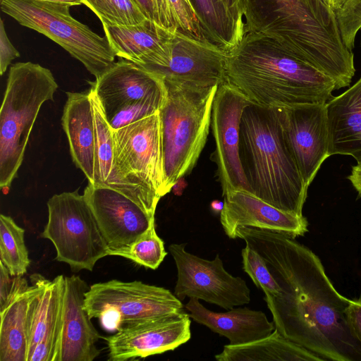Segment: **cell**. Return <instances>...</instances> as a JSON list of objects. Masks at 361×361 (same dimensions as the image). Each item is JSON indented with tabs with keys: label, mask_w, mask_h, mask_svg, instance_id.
<instances>
[{
	"label": "cell",
	"mask_w": 361,
	"mask_h": 361,
	"mask_svg": "<svg viewBox=\"0 0 361 361\" xmlns=\"http://www.w3.org/2000/svg\"><path fill=\"white\" fill-rule=\"evenodd\" d=\"M240 238L258 252L280 288L264 300L275 329L324 361H361V343L352 333L341 295L319 257L294 238L269 230L239 227Z\"/></svg>",
	"instance_id": "cell-1"
},
{
	"label": "cell",
	"mask_w": 361,
	"mask_h": 361,
	"mask_svg": "<svg viewBox=\"0 0 361 361\" xmlns=\"http://www.w3.org/2000/svg\"><path fill=\"white\" fill-rule=\"evenodd\" d=\"M245 33L262 34L335 82L350 85L354 55L345 45L336 12L324 0H234Z\"/></svg>",
	"instance_id": "cell-2"
},
{
	"label": "cell",
	"mask_w": 361,
	"mask_h": 361,
	"mask_svg": "<svg viewBox=\"0 0 361 361\" xmlns=\"http://www.w3.org/2000/svg\"><path fill=\"white\" fill-rule=\"evenodd\" d=\"M225 82L267 108L324 104L334 81L262 34L249 32L226 53Z\"/></svg>",
	"instance_id": "cell-3"
},
{
	"label": "cell",
	"mask_w": 361,
	"mask_h": 361,
	"mask_svg": "<svg viewBox=\"0 0 361 361\" xmlns=\"http://www.w3.org/2000/svg\"><path fill=\"white\" fill-rule=\"evenodd\" d=\"M239 154L252 193L282 211L303 216L308 186L285 140L277 109L252 102L245 108Z\"/></svg>",
	"instance_id": "cell-4"
},
{
	"label": "cell",
	"mask_w": 361,
	"mask_h": 361,
	"mask_svg": "<svg viewBox=\"0 0 361 361\" xmlns=\"http://www.w3.org/2000/svg\"><path fill=\"white\" fill-rule=\"evenodd\" d=\"M114 157L105 187L114 189L155 215L166 185L159 111L112 130Z\"/></svg>",
	"instance_id": "cell-5"
},
{
	"label": "cell",
	"mask_w": 361,
	"mask_h": 361,
	"mask_svg": "<svg viewBox=\"0 0 361 361\" xmlns=\"http://www.w3.org/2000/svg\"><path fill=\"white\" fill-rule=\"evenodd\" d=\"M164 82L166 94L159 116L169 192L178 180L191 172L206 144L219 85Z\"/></svg>",
	"instance_id": "cell-6"
},
{
	"label": "cell",
	"mask_w": 361,
	"mask_h": 361,
	"mask_svg": "<svg viewBox=\"0 0 361 361\" xmlns=\"http://www.w3.org/2000/svg\"><path fill=\"white\" fill-rule=\"evenodd\" d=\"M58 84L38 63L19 62L9 70L0 109V187L6 193L21 166L42 104L53 100Z\"/></svg>",
	"instance_id": "cell-7"
},
{
	"label": "cell",
	"mask_w": 361,
	"mask_h": 361,
	"mask_svg": "<svg viewBox=\"0 0 361 361\" xmlns=\"http://www.w3.org/2000/svg\"><path fill=\"white\" fill-rule=\"evenodd\" d=\"M71 7L42 0H1L4 13L55 42L97 78L114 64L116 55L106 37L75 19Z\"/></svg>",
	"instance_id": "cell-8"
},
{
	"label": "cell",
	"mask_w": 361,
	"mask_h": 361,
	"mask_svg": "<svg viewBox=\"0 0 361 361\" xmlns=\"http://www.w3.org/2000/svg\"><path fill=\"white\" fill-rule=\"evenodd\" d=\"M47 207L48 221L40 236L53 243L56 259L72 271H92L109 255V247L84 195L78 190L56 194Z\"/></svg>",
	"instance_id": "cell-9"
},
{
	"label": "cell",
	"mask_w": 361,
	"mask_h": 361,
	"mask_svg": "<svg viewBox=\"0 0 361 361\" xmlns=\"http://www.w3.org/2000/svg\"><path fill=\"white\" fill-rule=\"evenodd\" d=\"M84 307L91 319H99L109 331L185 310L166 288L117 279L92 284L85 293Z\"/></svg>",
	"instance_id": "cell-10"
},
{
	"label": "cell",
	"mask_w": 361,
	"mask_h": 361,
	"mask_svg": "<svg viewBox=\"0 0 361 361\" xmlns=\"http://www.w3.org/2000/svg\"><path fill=\"white\" fill-rule=\"evenodd\" d=\"M226 56L213 43L174 32L137 65L164 82L211 87L225 82Z\"/></svg>",
	"instance_id": "cell-11"
},
{
	"label": "cell",
	"mask_w": 361,
	"mask_h": 361,
	"mask_svg": "<svg viewBox=\"0 0 361 361\" xmlns=\"http://www.w3.org/2000/svg\"><path fill=\"white\" fill-rule=\"evenodd\" d=\"M185 245L173 243L169 247L177 269L174 294L180 300L197 298L226 310L250 302L246 282L224 269L219 254L212 260L205 259L188 252Z\"/></svg>",
	"instance_id": "cell-12"
},
{
	"label": "cell",
	"mask_w": 361,
	"mask_h": 361,
	"mask_svg": "<svg viewBox=\"0 0 361 361\" xmlns=\"http://www.w3.org/2000/svg\"><path fill=\"white\" fill-rule=\"evenodd\" d=\"M250 103L225 82L219 85L214 99L211 119L216 146L214 160L223 195L239 189L250 192L239 154L241 116Z\"/></svg>",
	"instance_id": "cell-13"
},
{
	"label": "cell",
	"mask_w": 361,
	"mask_h": 361,
	"mask_svg": "<svg viewBox=\"0 0 361 361\" xmlns=\"http://www.w3.org/2000/svg\"><path fill=\"white\" fill-rule=\"evenodd\" d=\"M277 109L286 144L309 186L329 157L326 103Z\"/></svg>",
	"instance_id": "cell-14"
},
{
	"label": "cell",
	"mask_w": 361,
	"mask_h": 361,
	"mask_svg": "<svg viewBox=\"0 0 361 361\" xmlns=\"http://www.w3.org/2000/svg\"><path fill=\"white\" fill-rule=\"evenodd\" d=\"M190 324L183 311L123 326L105 338L109 360L126 361L173 350L190 340Z\"/></svg>",
	"instance_id": "cell-15"
},
{
	"label": "cell",
	"mask_w": 361,
	"mask_h": 361,
	"mask_svg": "<svg viewBox=\"0 0 361 361\" xmlns=\"http://www.w3.org/2000/svg\"><path fill=\"white\" fill-rule=\"evenodd\" d=\"M83 195L93 212L109 251L131 245L155 223L154 216L111 188L88 183Z\"/></svg>",
	"instance_id": "cell-16"
},
{
	"label": "cell",
	"mask_w": 361,
	"mask_h": 361,
	"mask_svg": "<svg viewBox=\"0 0 361 361\" xmlns=\"http://www.w3.org/2000/svg\"><path fill=\"white\" fill-rule=\"evenodd\" d=\"M91 90L106 121L121 109L143 100L164 102L166 94L161 79L124 59L114 62L96 78Z\"/></svg>",
	"instance_id": "cell-17"
},
{
	"label": "cell",
	"mask_w": 361,
	"mask_h": 361,
	"mask_svg": "<svg viewBox=\"0 0 361 361\" xmlns=\"http://www.w3.org/2000/svg\"><path fill=\"white\" fill-rule=\"evenodd\" d=\"M220 221L226 235L233 239L239 227H253L288 235L302 236L308 231L304 216L282 211L246 190H234L224 195Z\"/></svg>",
	"instance_id": "cell-18"
},
{
	"label": "cell",
	"mask_w": 361,
	"mask_h": 361,
	"mask_svg": "<svg viewBox=\"0 0 361 361\" xmlns=\"http://www.w3.org/2000/svg\"><path fill=\"white\" fill-rule=\"evenodd\" d=\"M90 287L79 276H65L62 322L57 361H92L101 338L84 307Z\"/></svg>",
	"instance_id": "cell-19"
},
{
	"label": "cell",
	"mask_w": 361,
	"mask_h": 361,
	"mask_svg": "<svg viewBox=\"0 0 361 361\" xmlns=\"http://www.w3.org/2000/svg\"><path fill=\"white\" fill-rule=\"evenodd\" d=\"M32 285L25 279L0 307V361H27L34 311L45 278L35 274Z\"/></svg>",
	"instance_id": "cell-20"
},
{
	"label": "cell",
	"mask_w": 361,
	"mask_h": 361,
	"mask_svg": "<svg viewBox=\"0 0 361 361\" xmlns=\"http://www.w3.org/2000/svg\"><path fill=\"white\" fill-rule=\"evenodd\" d=\"M62 115V126L75 166L95 184L96 125L90 90L67 92Z\"/></svg>",
	"instance_id": "cell-21"
},
{
	"label": "cell",
	"mask_w": 361,
	"mask_h": 361,
	"mask_svg": "<svg viewBox=\"0 0 361 361\" xmlns=\"http://www.w3.org/2000/svg\"><path fill=\"white\" fill-rule=\"evenodd\" d=\"M65 276L45 279L36 305L27 361H57L62 322Z\"/></svg>",
	"instance_id": "cell-22"
},
{
	"label": "cell",
	"mask_w": 361,
	"mask_h": 361,
	"mask_svg": "<svg viewBox=\"0 0 361 361\" xmlns=\"http://www.w3.org/2000/svg\"><path fill=\"white\" fill-rule=\"evenodd\" d=\"M191 319L224 336L230 345H243L263 338L275 330V325L261 310L247 307L232 308L215 312L206 308L197 298H190L185 305Z\"/></svg>",
	"instance_id": "cell-23"
},
{
	"label": "cell",
	"mask_w": 361,
	"mask_h": 361,
	"mask_svg": "<svg viewBox=\"0 0 361 361\" xmlns=\"http://www.w3.org/2000/svg\"><path fill=\"white\" fill-rule=\"evenodd\" d=\"M329 156L353 157L361 164V77L326 103Z\"/></svg>",
	"instance_id": "cell-24"
},
{
	"label": "cell",
	"mask_w": 361,
	"mask_h": 361,
	"mask_svg": "<svg viewBox=\"0 0 361 361\" xmlns=\"http://www.w3.org/2000/svg\"><path fill=\"white\" fill-rule=\"evenodd\" d=\"M102 25L116 56L135 64L161 47L171 34L149 19L133 25Z\"/></svg>",
	"instance_id": "cell-25"
},
{
	"label": "cell",
	"mask_w": 361,
	"mask_h": 361,
	"mask_svg": "<svg viewBox=\"0 0 361 361\" xmlns=\"http://www.w3.org/2000/svg\"><path fill=\"white\" fill-rule=\"evenodd\" d=\"M217 361H324L282 336L276 329L269 336L243 345H226Z\"/></svg>",
	"instance_id": "cell-26"
},
{
	"label": "cell",
	"mask_w": 361,
	"mask_h": 361,
	"mask_svg": "<svg viewBox=\"0 0 361 361\" xmlns=\"http://www.w3.org/2000/svg\"><path fill=\"white\" fill-rule=\"evenodd\" d=\"M214 44L226 53L243 38L224 0H191Z\"/></svg>",
	"instance_id": "cell-27"
},
{
	"label": "cell",
	"mask_w": 361,
	"mask_h": 361,
	"mask_svg": "<svg viewBox=\"0 0 361 361\" xmlns=\"http://www.w3.org/2000/svg\"><path fill=\"white\" fill-rule=\"evenodd\" d=\"M24 235L11 216L0 215V259L11 276H23L30 264Z\"/></svg>",
	"instance_id": "cell-28"
},
{
	"label": "cell",
	"mask_w": 361,
	"mask_h": 361,
	"mask_svg": "<svg viewBox=\"0 0 361 361\" xmlns=\"http://www.w3.org/2000/svg\"><path fill=\"white\" fill-rule=\"evenodd\" d=\"M164 28L195 39L213 43L191 0H162ZM214 44V43H213Z\"/></svg>",
	"instance_id": "cell-29"
},
{
	"label": "cell",
	"mask_w": 361,
	"mask_h": 361,
	"mask_svg": "<svg viewBox=\"0 0 361 361\" xmlns=\"http://www.w3.org/2000/svg\"><path fill=\"white\" fill-rule=\"evenodd\" d=\"M109 255L121 256L145 268L157 269L167 255L164 241L157 235L155 223L131 245L109 251Z\"/></svg>",
	"instance_id": "cell-30"
},
{
	"label": "cell",
	"mask_w": 361,
	"mask_h": 361,
	"mask_svg": "<svg viewBox=\"0 0 361 361\" xmlns=\"http://www.w3.org/2000/svg\"><path fill=\"white\" fill-rule=\"evenodd\" d=\"M90 91L93 103L97 133L96 175L94 185L106 186L112 170L114 157L112 130L106 121L91 89Z\"/></svg>",
	"instance_id": "cell-31"
},
{
	"label": "cell",
	"mask_w": 361,
	"mask_h": 361,
	"mask_svg": "<svg viewBox=\"0 0 361 361\" xmlns=\"http://www.w3.org/2000/svg\"><path fill=\"white\" fill-rule=\"evenodd\" d=\"M102 24L133 25L147 18L135 0H82Z\"/></svg>",
	"instance_id": "cell-32"
},
{
	"label": "cell",
	"mask_w": 361,
	"mask_h": 361,
	"mask_svg": "<svg viewBox=\"0 0 361 361\" xmlns=\"http://www.w3.org/2000/svg\"><path fill=\"white\" fill-rule=\"evenodd\" d=\"M243 269L252 280L255 285L260 288L265 295L277 296L280 288L269 271L262 256L249 245L241 251Z\"/></svg>",
	"instance_id": "cell-33"
},
{
	"label": "cell",
	"mask_w": 361,
	"mask_h": 361,
	"mask_svg": "<svg viewBox=\"0 0 361 361\" xmlns=\"http://www.w3.org/2000/svg\"><path fill=\"white\" fill-rule=\"evenodd\" d=\"M336 15L343 41L352 50L361 27V0H347Z\"/></svg>",
	"instance_id": "cell-34"
},
{
	"label": "cell",
	"mask_w": 361,
	"mask_h": 361,
	"mask_svg": "<svg viewBox=\"0 0 361 361\" xmlns=\"http://www.w3.org/2000/svg\"><path fill=\"white\" fill-rule=\"evenodd\" d=\"M163 103L154 99L143 100L121 109L106 121L115 130L159 112Z\"/></svg>",
	"instance_id": "cell-35"
},
{
	"label": "cell",
	"mask_w": 361,
	"mask_h": 361,
	"mask_svg": "<svg viewBox=\"0 0 361 361\" xmlns=\"http://www.w3.org/2000/svg\"><path fill=\"white\" fill-rule=\"evenodd\" d=\"M20 53L11 42L6 32L4 21L0 19V74L2 75L11 61L19 57Z\"/></svg>",
	"instance_id": "cell-36"
},
{
	"label": "cell",
	"mask_w": 361,
	"mask_h": 361,
	"mask_svg": "<svg viewBox=\"0 0 361 361\" xmlns=\"http://www.w3.org/2000/svg\"><path fill=\"white\" fill-rule=\"evenodd\" d=\"M346 314L352 333L361 343V298L350 300Z\"/></svg>",
	"instance_id": "cell-37"
},
{
	"label": "cell",
	"mask_w": 361,
	"mask_h": 361,
	"mask_svg": "<svg viewBox=\"0 0 361 361\" xmlns=\"http://www.w3.org/2000/svg\"><path fill=\"white\" fill-rule=\"evenodd\" d=\"M135 1L147 19L154 21L164 28L162 0H135Z\"/></svg>",
	"instance_id": "cell-38"
},
{
	"label": "cell",
	"mask_w": 361,
	"mask_h": 361,
	"mask_svg": "<svg viewBox=\"0 0 361 361\" xmlns=\"http://www.w3.org/2000/svg\"><path fill=\"white\" fill-rule=\"evenodd\" d=\"M347 178L361 197V164H357L352 167L351 173Z\"/></svg>",
	"instance_id": "cell-39"
},
{
	"label": "cell",
	"mask_w": 361,
	"mask_h": 361,
	"mask_svg": "<svg viewBox=\"0 0 361 361\" xmlns=\"http://www.w3.org/2000/svg\"><path fill=\"white\" fill-rule=\"evenodd\" d=\"M336 12L340 9L347 0H324Z\"/></svg>",
	"instance_id": "cell-40"
},
{
	"label": "cell",
	"mask_w": 361,
	"mask_h": 361,
	"mask_svg": "<svg viewBox=\"0 0 361 361\" xmlns=\"http://www.w3.org/2000/svg\"><path fill=\"white\" fill-rule=\"evenodd\" d=\"M42 1L67 4L71 5V6H79L80 4H82V0H42Z\"/></svg>",
	"instance_id": "cell-41"
},
{
	"label": "cell",
	"mask_w": 361,
	"mask_h": 361,
	"mask_svg": "<svg viewBox=\"0 0 361 361\" xmlns=\"http://www.w3.org/2000/svg\"><path fill=\"white\" fill-rule=\"evenodd\" d=\"M211 206L214 210L221 212L224 207V202L215 201L212 203Z\"/></svg>",
	"instance_id": "cell-42"
},
{
	"label": "cell",
	"mask_w": 361,
	"mask_h": 361,
	"mask_svg": "<svg viewBox=\"0 0 361 361\" xmlns=\"http://www.w3.org/2000/svg\"><path fill=\"white\" fill-rule=\"evenodd\" d=\"M360 32H361V27H360ZM360 44H361V39H360Z\"/></svg>",
	"instance_id": "cell-43"
}]
</instances>
